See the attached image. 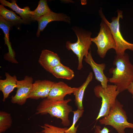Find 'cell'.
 Here are the masks:
<instances>
[{
	"instance_id": "obj_1",
	"label": "cell",
	"mask_w": 133,
	"mask_h": 133,
	"mask_svg": "<svg viewBox=\"0 0 133 133\" xmlns=\"http://www.w3.org/2000/svg\"><path fill=\"white\" fill-rule=\"evenodd\" d=\"M113 64L116 67L109 70L112 75L108 78L109 82L115 85L120 93L127 90L133 80V65L130 62L129 55L126 53L116 55Z\"/></svg>"
},
{
	"instance_id": "obj_2",
	"label": "cell",
	"mask_w": 133,
	"mask_h": 133,
	"mask_svg": "<svg viewBox=\"0 0 133 133\" xmlns=\"http://www.w3.org/2000/svg\"><path fill=\"white\" fill-rule=\"evenodd\" d=\"M71 100L68 99L61 101H52L45 98L37 106L35 114H49L51 117L60 119L62 124L64 126H67L70 124L69 114L73 111L72 107L68 104Z\"/></svg>"
},
{
	"instance_id": "obj_3",
	"label": "cell",
	"mask_w": 133,
	"mask_h": 133,
	"mask_svg": "<svg viewBox=\"0 0 133 133\" xmlns=\"http://www.w3.org/2000/svg\"><path fill=\"white\" fill-rule=\"evenodd\" d=\"M76 35L77 40L72 43L69 41L66 42V47L69 50H71L78 58L77 69L80 70L83 68V60L87 56L92 44L91 36L92 33L81 27H74L72 28Z\"/></svg>"
},
{
	"instance_id": "obj_4",
	"label": "cell",
	"mask_w": 133,
	"mask_h": 133,
	"mask_svg": "<svg viewBox=\"0 0 133 133\" xmlns=\"http://www.w3.org/2000/svg\"><path fill=\"white\" fill-rule=\"evenodd\" d=\"M123 106L116 99L109 114L100 119V124L112 126L118 133H125L126 128L133 129V124L128 121V117Z\"/></svg>"
},
{
	"instance_id": "obj_5",
	"label": "cell",
	"mask_w": 133,
	"mask_h": 133,
	"mask_svg": "<svg viewBox=\"0 0 133 133\" xmlns=\"http://www.w3.org/2000/svg\"><path fill=\"white\" fill-rule=\"evenodd\" d=\"M117 16L114 17L110 22L106 18L100 8L99 11V14L103 20L109 27L115 41L116 48L115 50L116 55L123 54L125 51L129 49L133 51V44L129 43L123 38L120 30L119 20L123 18L122 11L118 10Z\"/></svg>"
},
{
	"instance_id": "obj_6",
	"label": "cell",
	"mask_w": 133,
	"mask_h": 133,
	"mask_svg": "<svg viewBox=\"0 0 133 133\" xmlns=\"http://www.w3.org/2000/svg\"><path fill=\"white\" fill-rule=\"evenodd\" d=\"M94 92L96 97L101 98L102 99L101 107L96 118L97 120L109 114L111 108L115 103L117 96L120 93L115 85L109 84L105 88L101 85H97L94 87Z\"/></svg>"
},
{
	"instance_id": "obj_7",
	"label": "cell",
	"mask_w": 133,
	"mask_h": 133,
	"mask_svg": "<svg viewBox=\"0 0 133 133\" xmlns=\"http://www.w3.org/2000/svg\"><path fill=\"white\" fill-rule=\"evenodd\" d=\"M100 28L97 36L91 38L97 48V52L99 56L104 58L110 49L116 48V45L111 31L107 24L103 20L100 24Z\"/></svg>"
},
{
	"instance_id": "obj_8",
	"label": "cell",
	"mask_w": 133,
	"mask_h": 133,
	"mask_svg": "<svg viewBox=\"0 0 133 133\" xmlns=\"http://www.w3.org/2000/svg\"><path fill=\"white\" fill-rule=\"evenodd\" d=\"M33 80L31 77L26 76L24 79L17 81V90L16 94L12 96V103L22 105L26 102L32 90Z\"/></svg>"
},
{
	"instance_id": "obj_9",
	"label": "cell",
	"mask_w": 133,
	"mask_h": 133,
	"mask_svg": "<svg viewBox=\"0 0 133 133\" xmlns=\"http://www.w3.org/2000/svg\"><path fill=\"white\" fill-rule=\"evenodd\" d=\"M77 88L71 87L62 81L54 82L47 98L52 101L63 100L66 95L73 94Z\"/></svg>"
},
{
	"instance_id": "obj_10",
	"label": "cell",
	"mask_w": 133,
	"mask_h": 133,
	"mask_svg": "<svg viewBox=\"0 0 133 133\" xmlns=\"http://www.w3.org/2000/svg\"><path fill=\"white\" fill-rule=\"evenodd\" d=\"M54 82L47 80H37L33 83L32 91L29 97L38 100L47 98Z\"/></svg>"
},
{
	"instance_id": "obj_11",
	"label": "cell",
	"mask_w": 133,
	"mask_h": 133,
	"mask_svg": "<svg viewBox=\"0 0 133 133\" xmlns=\"http://www.w3.org/2000/svg\"><path fill=\"white\" fill-rule=\"evenodd\" d=\"M38 26L36 34L37 37H39L41 32H42L48 24L53 21H63L68 23H71L69 17L62 13H56L51 11L48 14L43 16L37 21Z\"/></svg>"
},
{
	"instance_id": "obj_12",
	"label": "cell",
	"mask_w": 133,
	"mask_h": 133,
	"mask_svg": "<svg viewBox=\"0 0 133 133\" xmlns=\"http://www.w3.org/2000/svg\"><path fill=\"white\" fill-rule=\"evenodd\" d=\"M84 60L90 66L94 73L96 79L100 83L102 87H107L109 80L108 78L106 77L104 73L105 64L104 63L98 64L96 63L93 59L91 50L89 51L87 56L85 57Z\"/></svg>"
},
{
	"instance_id": "obj_13",
	"label": "cell",
	"mask_w": 133,
	"mask_h": 133,
	"mask_svg": "<svg viewBox=\"0 0 133 133\" xmlns=\"http://www.w3.org/2000/svg\"><path fill=\"white\" fill-rule=\"evenodd\" d=\"M38 62L46 71L50 73L53 68L61 64L57 54L47 50H42Z\"/></svg>"
},
{
	"instance_id": "obj_14",
	"label": "cell",
	"mask_w": 133,
	"mask_h": 133,
	"mask_svg": "<svg viewBox=\"0 0 133 133\" xmlns=\"http://www.w3.org/2000/svg\"><path fill=\"white\" fill-rule=\"evenodd\" d=\"M5 75L6 79L0 80V90L3 94V101H5L10 93L17 88V81L15 75L12 76L7 72Z\"/></svg>"
},
{
	"instance_id": "obj_15",
	"label": "cell",
	"mask_w": 133,
	"mask_h": 133,
	"mask_svg": "<svg viewBox=\"0 0 133 133\" xmlns=\"http://www.w3.org/2000/svg\"><path fill=\"white\" fill-rule=\"evenodd\" d=\"M13 26L12 23L6 21L0 15V28L2 30L4 34L5 44L7 46L9 50L8 53L5 55L8 59L14 60L15 62L17 61L15 58V54L12 48L9 39V31Z\"/></svg>"
},
{
	"instance_id": "obj_16",
	"label": "cell",
	"mask_w": 133,
	"mask_h": 133,
	"mask_svg": "<svg viewBox=\"0 0 133 133\" xmlns=\"http://www.w3.org/2000/svg\"><path fill=\"white\" fill-rule=\"evenodd\" d=\"M10 2L5 0H0L1 4L7 6L15 11L20 15L21 17L26 24L29 23L31 21V16L32 11L28 6H26L21 8L18 6L17 4V0H12Z\"/></svg>"
},
{
	"instance_id": "obj_17",
	"label": "cell",
	"mask_w": 133,
	"mask_h": 133,
	"mask_svg": "<svg viewBox=\"0 0 133 133\" xmlns=\"http://www.w3.org/2000/svg\"><path fill=\"white\" fill-rule=\"evenodd\" d=\"M93 78V73L90 72L84 82L81 86L78 87L73 93L75 96V101L78 109L84 110L83 101L84 92L88 85L92 81Z\"/></svg>"
},
{
	"instance_id": "obj_18",
	"label": "cell",
	"mask_w": 133,
	"mask_h": 133,
	"mask_svg": "<svg viewBox=\"0 0 133 133\" xmlns=\"http://www.w3.org/2000/svg\"><path fill=\"white\" fill-rule=\"evenodd\" d=\"M50 73L57 78L71 80L74 77V71L62 63L53 68Z\"/></svg>"
},
{
	"instance_id": "obj_19",
	"label": "cell",
	"mask_w": 133,
	"mask_h": 133,
	"mask_svg": "<svg viewBox=\"0 0 133 133\" xmlns=\"http://www.w3.org/2000/svg\"><path fill=\"white\" fill-rule=\"evenodd\" d=\"M0 15L6 21L14 25L21 24H26L21 17L17 15L13 11L5 8L4 6L0 5Z\"/></svg>"
},
{
	"instance_id": "obj_20",
	"label": "cell",
	"mask_w": 133,
	"mask_h": 133,
	"mask_svg": "<svg viewBox=\"0 0 133 133\" xmlns=\"http://www.w3.org/2000/svg\"><path fill=\"white\" fill-rule=\"evenodd\" d=\"M51 11L48 5L47 0H40L37 8L32 11L31 16V21H37L40 17L48 14Z\"/></svg>"
},
{
	"instance_id": "obj_21",
	"label": "cell",
	"mask_w": 133,
	"mask_h": 133,
	"mask_svg": "<svg viewBox=\"0 0 133 133\" xmlns=\"http://www.w3.org/2000/svg\"><path fill=\"white\" fill-rule=\"evenodd\" d=\"M12 120L11 114L5 112L0 111V133L5 132L11 126Z\"/></svg>"
},
{
	"instance_id": "obj_22",
	"label": "cell",
	"mask_w": 133,
	"mask_h": 133,
	"mask_svg": "<svg viewBox=\"0 0 133 133\" xmlns=\"http://www.w3.org/2000/svg\"><path fill=\"white\" fill-rule=\"evenodd\" d=\"M84 110H77L73 111V122L72 125L65 131V133H76L78 125L75 127L76 124L79 119L83 116Z\"/></svg>"
},
{
	"instance_id": "obj_23",
	"label": "cell",
	"mask_w": 133,
	"mask_h": 133,
	"mask_svg": "<svg viewBox=\"0 0 133 133\" xmlns=\"http://www.w3.org/2000/svg\"><path fill=\"white\" fill-rule=\"evenodd\" d=\"M40 127L43 129L40 132L36 133H65V131L68 128L58 127L48 123H45Z\"/></svg>"
},
{
	"instance_id": "obj_24",
	"label": "cell",
	"mask_w": 133,
	"mask_h": 133,
	"mask_svg": "<svg viewBox=\"0 0 133 133\" xmlns=\"http://www.w3.org/2000/svg\"><path fill=\"white\" fill-rule=\"evenodd\" d=\"M110 132L109 129L107 127H104L101 129L100 126L96 125L95 128V133H109Z\"/></svg>"
},
{
	"instance_id": "obj_25",
	"label": "cell",
	"mask_w": 133,
	"mask_h": 133,
	"mask_svg": "<svg viewBox=\"0 0 133 133\" xmlns=\"http://www.w3.org/2000/svg\"><path fill=\"white\" fill-rule=\"evenodd\" d=\"M127 90L131 94L133 99V80L128 88Z\"/></svg>"
}]
</instances>
